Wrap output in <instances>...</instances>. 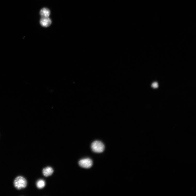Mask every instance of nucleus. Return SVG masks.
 I'll list each match as a JSON object with an SVG mask.
<instances>
[{
    "label": "nucleus",
    "instance_id": "f257e3e1",
    "mask_svg": "<svg viewBox=\"0 0 196 196\" xmlns=\"http://www.w3.org/2000/svg\"><path fill=\"white\" fill-rule=\"evenodd\" d=\"M14 187L18 190L26 188L27 185L26 179L21 176H19L14 180Z\"/></svg>",
    "mask_w": 196,
    "mask_h": 196
},
{
    "label": "nucleus",
    "instance_id": "f03ea898",
    "mask_svg": "<svg viewBox=\"0 0 196 196\" xmlns=\"http://www.w3.org/2000/svg\"><path fill=\"white\" fill-rule=\"evenodd\" d=\"M105 146L102 142L98 141L93 142L91 145V148L93 152L96 153H101L104 151Z\"/></svg>",
    "mask_w": 196,
    "mask_h": 196
},
{
    "label": "nucleus",
    "instance_id": "7ed1b4c3",
    "mask_svg": "<svg viewBox=\"0 0 196 196\" xmlns=\"http://www.w3.org/2000/svg\"><path fill=\"white\" fill-rule=\"evenodd\" d=\"M78 163L80 166L82 168H89L92 166L93 161L91 159L87 158L81 160Z\"/></svg>",
    "mask_w": 196,
    "mask_h": 196
},
{
    "label": "nucleus",
    "instance_id": "20e7f679",
    "mask_svg": "<svg viewBox=\"0 0 196 196\" xmlns=\"http://www.w3.org/2000/svg\"><path fill=\"white\" fill-rule=\"evenodd\" d=\"M52 23L51 19L49 17H41L40 20L41 26L44 27L50 26Z\"/></svg>",
    "mask_w": 196,
    "mask_h": 196
},
{
    "label": "nucleus",
    "instance_id": "39448f33",
    "mask_svg": "<svg viewBox=\"0 0 196 196\" xmlns=\"http://www.w3.org/2000/svg\"><path fill=\"white\" fill-rule=\"evenodd\" d=\"M40 13L41 17H49L51 14L50 11L47 8H43L40 11Z\"/></svg>",
    "mask_w": 196,
    "mask_h": 196
},
{
    "label": "nucleus",
    "instance_id": "423d86ee",
    "mask_svg": "<svg viewBox=\"0 0 196 196\" xmlns=\"http://www.w3.org/2000/svg\"><path fill=\"white\" fill-rule=\"evenodd\" d=\"M53 170L52 168L50 167H47L43 169V173L44 176L47 177L51 175L53 173Z\"/></svg>",
    "mask_w": 196,
    "mask_h": 196
},
{
    "label": "nucleus",
    "instance_id": "0eeeda50",
    "mask_svg": "<svg viewBox=\"0 0 196 196\" xmlns=\"http://www.w3.org/2000/svg\"><path fill=\"white\" fill-rule=\"evenodd\" d=\"M46 183L45 181L43 179L38 180L36 183L37 187L39 189H42L45 187Z\"/></svg>",
    "mask_w": 196,
    "mask_h": 196
},
{
    "label": "nucleus",
    "instance_id": "6e6552de",
    "mask_svg": "<svg viewBox=\"0 0 196 196\" xmlns=\"http://www.w3.org/2000/svg\"><path fill=\"white\" fill-rule=\"evenodd\" d=\"M152 86L154 88L158 87V83L157 82H154L153 83L152 85Z\"/></svg>",
    "mask_w": 196,
    "mask_h": 196
}]
</instances>
